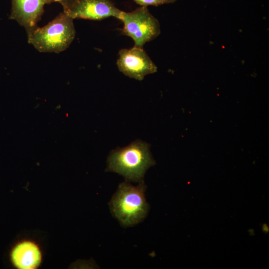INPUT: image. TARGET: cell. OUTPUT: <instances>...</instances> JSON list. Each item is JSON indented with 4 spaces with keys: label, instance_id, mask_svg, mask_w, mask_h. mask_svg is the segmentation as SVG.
<instances>
[{
    "label": "cell",
    "instance_id": "277c9868",
    "mask_svg": "<svg viewBox=\"0 0 269 269\" xmlns=\"http://www.w3.org/2000/svg\"><path fill=\"white\" fill-rule=\"evenodd\" d=\"M124 27L122 33L131 37L134 43V46L143 47L160 33V24L145 6H140L131 12L121 11L118 18Z\"/></svg>",
    "mask_w": 269,
    "mask_h": 269
},
{
    "label": "cell",
    "instance_id": "9c48e42d",
    "mask_svg": "<svg viewBox=\"0 0 269 269\" xmlns=\"http://www.w3.org/2000/svg\"><path fill=\"white\" fill-rule=\"evenodd\" d=\"M141 6L147 7L148 5L158 6L166 3H173L176 0H133Z\"/></svg>",
    "mask_w": 269,
    "mask_h": 269
},
{
    "label": "cell",
    "instance_id": "3957f363",
    "mask_svg": "<svg viewBox=\"0 0 269 269\" xmlns=\"http://www.w3.org/2000/svg\"><path fill=\"white\" fill-rule=\"evenodd\" d=\"M73 19L64 12L42 27H37L28 37V42L41 52L59 53L66 50L75 36Z\"/></svg>",
    "mask_w": 269,
    "mask_h": 269
},
{
    "label": "cell",
    "instance_id": "52a82bcc",
    "mask_svg": "<svg viewBox=\"0 0 269 269\" xmlns=\"http://www.w3.org/2000/svg\"><path fill=\"white\" fill-rule=\"evenodd\" d=\"M65 0H12L9 18L23 26L29 35L37 26L44 11V6L52 2L62 4Z\"/></svg>",
    "mask_w": 269,
    "mask_h": 269
},
{
    "label": "cell",
    "instance_id": "7a4b0ae2",
    "mask_svg": "<svg viewBox=\"0 0 269 269\" xmlns=\"http://www.w3.org/2000/svg\"><path fill=\"white\" fill-rule=\"evenodd\" d=\"M146 188L143 181L137 186L127 182L120 184L109 205L112 213L122 226H134L146 216L149 207L145 197Z\"/></svg>",
    "mask_w": 269,
    "mask_h": 269
},
{
    "label": "cell",
    "instance_id": "30bf717a",
    "mask_svg": "<svg viewBox=\"0 0 269 269\" xmlns=\"http://www.w3.org/2000/svg\"><path fill=\"white\" fill-rule=\"evenodd\" d=\"M262 230H263V232H264L266 233H267L269 232V228L267 224H264L263 225Z\"/></svg>",
    "mask_w": 269,
    "mask_h": 269
},
{
    "label": "cell",
    "instance_id": "ba28073f",
    "mask_svg": "<svg viewBox=\"0 0 269 269\" xmlns=\"http://www.w3.org/2000/svg\"><path fill=\"white\" fill-rule=\"evenodd\" d=\"M14 266L20 269H33L41 262V253L37 244L30 241L17 244L10 253Z\"/></svg>",
    "mask_w": 269,
    "mask_h": 269
},
{
    "label": "cell",
    "instance_id": "6da1fadb",
    "mask_svg": "<svg viewBox=\"0 0 269 269\" xmlns=\"http://www.w3.org/2000/svg\"><path fill=\"white\" fill-rule=\"evenodd\" d=\"M155 164L149 144L136 139L125 147L111 151L107 171L122 175L126 181L139 183L143 181L146 170Z\"/></svg>",
    "mask_w": 269,
    "mask_h": 269
},
{
    "label": "cell",
    "instance_id": "5b68a950",
    "mask_svg": "<svg viewBox=\"0 0 269 269\" xmlns=\"http://www.w3.org/2000/svg\"><path fill=\"white\" fill-rule=\"evenodd\" d=\"M63 12L73 19L102 20L110 16L118 19L122 10L110 0H65Z\"/></svg>",
    "mask_w": 269,
    "mask_h": 269
},
{
    "label": "cell",
    "instance_id": "8992f818",
    "mask_svg": "<svg viewBox=\"0 0 269 269\" xmlns=\"http://www.w3.org/2000/svg\"><path fill=\"white\" fill-rule=\"evenodd\" d=\"M117 64L119 70L124 75L139 81L157 70L156 66L143 47L134 46L130 49H121Z\"/></svg>",
    "mask_w": 269,
    "mask_h": 269
}]
</instances>
